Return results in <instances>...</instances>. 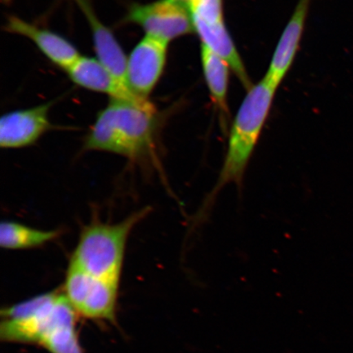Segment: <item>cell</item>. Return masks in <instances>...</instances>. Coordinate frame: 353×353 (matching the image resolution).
Masks as SVG:
<instances>
[{
  "label": "cell",
  "instance_id": "cell-16",
  "mask_svg": "<svg viewBox=\"0 0 353 353\" xmlns=\"http://www.w3.org/2000/svg\"><path fill=\"white\" fill-rule=\"evenodd\" d=\"M1 2L7 6V4H10L12 0H1Z\"/></svg>",
  "mask_w": 353,
  "mask_h": 353
},
{
  "label": "cell",
  "instance_id": "cell-15",
  "mask_svg": "<svg viewBox=\"0 0 353 353\" xmlns=\"http://www.w3.org/2000/svg\"><path fill=\"white\" fill-rule=\"evenodd\" d=\"M188 6L193 19L208 24L223 22V0H190Z\"/></svg>",
  "mask_w": 353,
  "mask_h": 353
},
{
  "label": "cell",
  "instance_id": "cell-6",
  "mask_svg": "<svg viewBox=\"0 0 353 353\" xmlns=\"http://www.w3.org/2000/svg\"><path fill=\"white\" fill-rule=\"evenodd\" d=\"M169 43L145 35L128 57L126 86L139 99L149 100L164 73Z\"/></svg>",
  "mask_w": 353,
  "mask_h": 353
},
{
  "label": "cell",
  "instance_id": "cell-4",
  "mask_svg": "<svg viewBox=\"0 0 353 353\" xmlns=\"http://www.w3.org/2000/svg\"><path fill=\"white\" fill-rule=\"evenodd\" d=\"M77 315L63 290L52 291L3 309L1 338L41 344L61 326L76 325Z\"/></svg>",
  "mask_w": 353,
  "mask_h": 353
},
{
  "label": "cell",
  "instance_id": "cell-10",
  "mask_svg": "<svg viewBox=\"0 0 353 353\" xmlns=\"http://www.w3.org/2000/svg\"><path fill=\"white\" fill-rule=\"evenodd\" d=\"M70 81L88 90L100 92L110 99L148 101L138 98L118 81L98 59L81 56L65 70Z\"/></svg>",
  "mask_w": 353,
  "mask_h": 353
},
{
  "label": "cell",
  "instance_id": "cell-11",
  "mask_svg": "<svg viewBox=\"0 0 353 353\" xmlns=\"http://www.w3.org/2000/svg\"><path fill=\"white\" fill-rule=\"evenodd\" d=\"M310 0H299L277 43L265 79L278 88L292 65L299 47Z\"/></svg>",
  "mask_w": 353,
  "mask_h": 353
},
{
  "label": "cell",
  "instance_id": "cell-9",
  "mask_svg": "<svg viewBox=\"0 0 353 353\" xmlns=\"http://www.w3.org/2000/svg\"><path fill=\"white\" fill-rule=\"evenodd\" d=\"M86 17L98 59L126 88L128 57L112 30L103 23L88 0H74ZM131 92V91H130Z\"/></svg>",
  "mask_w": 353,
  "mask_h": 353
},
{
  "label": "cell",
  "instance_id": "cell-7",
  "mask_svg": "<svg viewBox=\"0 0 353 353\" xmlns=\"http://www.w3.org/2000/svg\"><path fill=\"white\" fill-rule=\"evenodd\" d=\"M54 101L3 114L0 121V145L6 149L28 148L54 130L50 119Z\"/></svg>",
  "mask_w": 353,
  "mask_h": 353
},
{
  "label": "cell",
  "instance_id": "cell-1",
  "mask_svg": "<svg viewBox=\"0 0 353 353\" xmlns=\"http://www.w3.org/2000/svg\"><path fill=\"white\" fill-rule=\"evenodd\" d=\"M162 118L151 101L110 99L88 131L83 151L125 157L132 165L162 176Z\"/></svg>",
  "mask_w": 353,
  "mask_h": 353
},
{
  "label": "cell",
  "instance_id": "cell-8",
  "mask_svg": "<svg viewBox=\"0 0 353 353\" xmlns=\"http://www.w3.org/2000/svg\"><path fill=\"white\" fill-rule=\"evenodd\" d=\"M3 29L8 33L30 39L52 63L65 72L81 56L74 44L61 35L39 28L19 17L8 16Z\"/></svg>",
  "mask_w": 353,
  "mask_h": 353
},
{
  "label": "cell",
  "instance_id": "cell-13",
  "mask_svg": "<svg viewBox=\"0 0 353 353\" xmlns=\"http://www.w3.org/2000/svg\"><path fill=\"white\" fill-rule=\"evenodd\" d=\"M61 234L60 229L41 230L14 221H4L0 226V245L8 250L37 249L59 239Z\"/></svg>",
  "mask_w": 353,
  "mask_h": 353
},
{
  "label": "cell",
  "instance_id": "cell-12",
  "mask_svg": "<svg viewBox=\"0 0 353 353\" xmlns=\"http://www.w3.org/2000/svg\"><path fill=\"white\" fill-rule=\"evenodd\" d=\"M193 22L195 32L200 37L202 44L226 61L243 85L249 90L252 86L248 74L224 21L217 24H208L201 20L193 19Z\"/></svg>",
  "mask_w": 353,
  "mask_h": 353
},
{
  "label": "cell",
  "instance_id": "cell-5",
  "mask_svg": "<svg viewBox=\"0 0 353 353\" xmlns=\"http://www.w3.org/2000/svg\"><path fill=\"white\" fill-rule=\"evenodd\" d=\"M122 22L137 25L148 37L167 43L195 32L188 4L179 0H157L145 4H132Z\"/></svg>",
  "mask_w": 353,
  "mask_h": 353
},
{
  "label": "cell",
  "instance_id": "cell-2",
  "mask_svg": "<svg viewBox=\"0 0 353 353\" xmlns=\"http://www.w3.org/2000/svg\"><path fill=\"white\" fill-rule=\"evenodd\" d=\"M276 87L263 78L250 88L232 123L226 156L217 181L202 203L196 221H204L219 193L232 183L241 186L265 122L267 121Z\"/></svg>",
  "mask_w": 353,
  "mask_h": 353
},
{
  "label": "cell",
  "instance_id": "cell-14",
  "mask_svg": "<svg viewBox=\"0 0 353 353\" xmlns=\"http://www.w3.org/2000/svg\"><path fill=\"white\" fill-rule=\"evenodd\" d=\"M201 56L203 72L212 99L219 109L227 112L230 66L204 44H201Z\"/></svg>",
  "mask_w": 353,
  "mask_h": 353
},
{
  "label": "cell",
  "instance_id": "cell-17",
  "mask_svg": "<svg viewBox=\"0 0 353 353\" xmlns=\"http://www.w3.org/2000/svg\"><path fill=\"white\" fill-rule=\"evenodd\" d=\"M179 1H182V2H183V3H188H188H189V2H190V0H179Z\"/></svg>",
  "mask_w": 353,
  "mask_h": 353
},
{
  "label": "cell",
  "instance_id": "cell-3",
  "mask_svg": "<svg viewBox=\"0 0 353 353\" xmlns=\"http://www.w3.org/2000/svg\"><path fill=\"white\" fill-rule=\"evenodd\" d=\"M150 212L145 207L116 223L92 221L79 234L69 264L94 279L120 283L128 240Z\"/></svg>",
  "mask_w": 353,
  "mask_h": 353
}]
</instances>
